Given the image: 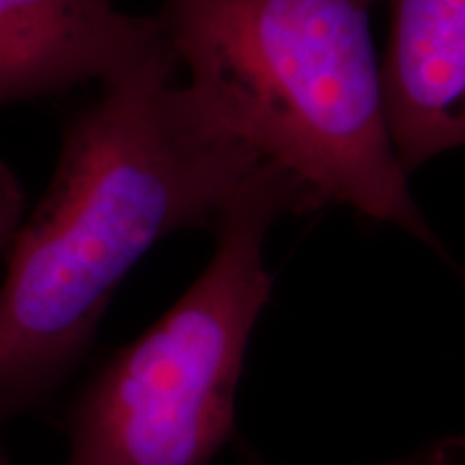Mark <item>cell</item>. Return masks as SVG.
<instances>
[{"label":"cell","mask_w":465,"mask_h":465,"mask_svg":"<svg viewBox=\"0 0 465 465\" xmlns=\"http://www.w3.org/2000/svg\"><path fill=\"white\" fill-rule=\"evenodd\" d=\"M0 465H11V461H9V457L5 455L3 450H0Z\"/></svg>","instance_id":"obj_7"},{"label":"cell","mask_w":465,"mask_h":465,"mask_svg":"<svg viewBox=\"0 0 465 465\" xmlns=\"http://www.w3.org/2000/svg\"><path fill=\"white\" fill-rule=\"evenodd\" d=\"M375 0H166L160 26L212 119L319 205L441 250L410 194L371 37Z\"/></svg>","instance_id":"obj_2"},{"label":"cell","mask_w":465,"mask_h":465,"mask_svg":"<svg viewBox=\"0 0 465 465\" xmlns=\"http://www.w3.org/2000/svg\"><path fill=\"white\" fill-rule=\"evenodd\" d=\"M26 213V194L15 173L0 160V254L7 252Z\"/></svg>","instance_id":"obj_6"},{"label":"cell","mask_w":465,"mask_h":465,"mask_svg":"<svg viewBox=\"0 0 465 465\" xmlns=\"http://www.w3.org/2000/svg\"><path fill=\"white\" fill-rule=\"evenodd\" d=\"M392 465H407L405 461H401V463H392Z\"/></svg>","instance_id":"obj_8"},{"label":"cell","mask_w":465,"mask_h":465,"mask_svg":"<svg viewBox=\"0 0 465 465\" xmlns=\"http://www.w3.org/2000/svg\"><path fill=\"white\" fill-rule=\"evenodd\" d=\"M381 65L392 147L410 177L465 144V0H391Z\"/></svg>","instance_id":"obj_5"},{"label":"cell","mask_w":465,"mask_h":465,"mask_svg":"<svg viewBox=\"0 0 465 465\" xmlns=\"http://www.w3.org/2000/svg\"><path fill=\"white\" fill-rule=\"evenodd\" d=\"M174 67L104 86L69 124L52 182L9 246L0 287V420L42 405L155 243L218 229L274 168L224 132Z\"/></svg>","instance_id":"obj_1"},{"label":"cell","mask_w":465,"mask_h":465,"mask_svg":"<svg viewBox=\"0 0 465 465\" xmlns=\"http://www.w3.org/2000/svg\"><path fill=\"white\" fill-rule=\"evenodd\" d=\"M319 207L270 168L218 224L205 272L80 394L65 465H207L231 435L254 323L270 300L263 246L287 212Z\"/></svg>","instance_id":"obj_3"},{"label":"cell","mask_w":465,"mask_h":465,"mask_svg":"<svg viewBox=\"0 0 465 465\" xmlns=\"http://www.w3.org/2000/svg\"><path fill=\"white\" fill-rule=\"evenodd\" d=\"M177 65L158 20L110 0H0V108Z\"/></svg>","instance_id":"obj_4"}]
</instances>
